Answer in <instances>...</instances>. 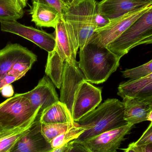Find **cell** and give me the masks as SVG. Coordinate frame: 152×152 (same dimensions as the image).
I'll list each match as a JSON object with an SVG mask.
<instances>
[{
    "mask_svg": "<svg viewBox=\"0 0 152 152\" xmlns=\"http://www.w3.org/2000/svg\"><path fill=\"white\" fill-rule=\"evenodd\" d=\"M39 119L42 124L75 122L66 105L60 101L43 111Z\"/></svg>",
    "mask_w": 152,
    "mask_h": 152,
    "instance_id": "cell-18",
    "label": "cell"
},
{
    "mask_svg": "<svg viewBox=\"0 0 152 152\" xmlns=\"http://www.w3.org/2000/svg\"><path fill=\"white\" fill-rule=\"evenodd\" d=\"M31 127L7 129L0 126V152H9Z\"/></svg>",
    "mask_w": 152,
    "mask_h": 152,
    "instance_id": "cell-21",
    "label": "cell"
},
{
    "mask_svg": "<svg viewBox=\"0 0 152 152\" xmlns=\"http://www.w3.org/2000/svg\"><path fill=\"white\" fill-rule=\"evenodd\" d=\"M25 94L32 105L36 109L40 110V114L43 111L59 101L54 85L47 75L44 76L39 80L34 89Z\"/></svg>",
    "mask_w": 152,
    "mask_h": 152,
    "instance_id": "cell-13",
    "label": "cell"
},
{
    "mask_svg": "<svg viewBox=\"0 0 152 152\" xmlns=\"http://www.w3.org/2000/svg\"><path fill=\"white\" fill-rule=\"evenodd\" d=\"M72 142H70L69 143L67 146L66 148L64 151L63 152H70V147H71V145H72Z\"/></svg>",
    "mask_w": 152,
    "mask_h": 152,
    "instance_id": "cell-38",
    "label": "cell"
},
{
    "mask_svg": "<svg viewBox=\"0 0 152 152\" xmlns=\"http://www.w3.org/2000/svg\"><path fill=\"white\" fill-rule=\"evenodd\" d=\"M68 144L64 146H62V147H61V148H58V149H56V150H54L53 152H63L64 151V150L66 149V148Z\"/></svg>",
    "mask_w": 152,
    "mask_h": 152,
    "instance_id": "cell-37",
    "label": "cell"
},
{
    "mask_svg": "<svg viewBox=\"0 0 152 152\" xmlns=\"http://www.w3.org/2000/svg\"><path fill=\"white\" fill-rule=\"evenodd\" d=\"M52 148L41 133L39 118L36 121L27 134L23 137L9 152H49Z\"/></svg>",
    "mask_w": 152,
    "mask_h": 152,
    "instance_id": "cell-14",
    "label": "cell"
},
{
    "mask_svg": "<svg viewBox=\"0 0 152 152\" xmlns=\"http://www.w3.org/2000/svg\"><path fill=\"white\" fill-rule=\"evenodd\" d=\"M136 146H145L152 144V122L141 137L135 142L132 143Z\"/></svg>",
    "mask_w": 152,
    "mask_h": 152,
    "instance_id": "cell-28",
    "label": "cell"
},
{
    "mask_svg": "<svg viewBox=\"0 0 152 152\" xmlns=\"http://www.w3.org/2000/svg\"><path fill=\"white\" fill-rule=\"evenodd\" d=\"M40 114V110L32 105L25 93L17 94L0 104V126L7 129L31 127Z\"/></svg>",
    "mask_w": 152,
    "mask_h": 152,
    "instance_id": "cell-3",
    "label": "cell"
},
{
    "mask_svg": "<svg viewBox=\"0 0 152 152\" xmlns=\"http://www.w3.org/2000/svg\"><path fill=\"white\" fill-rule=\"evenodd\" d=\"M2 31L11 33L34 43L48 53L53 51L56 45L55 35L32 26H28L17 20H0Z\"/></svg>",
    "mask_w": 152,
    "mask_h": 152,
    "instance_id": "cell-6",
    "label": "cell"
},
{
    "mask_svg": "<svg viewBox=\"0 0 152 152\" xmlns=\"http://www.w3.org/2000/svg\"><path fill=\"white\" fill-rule=\"evenodd\" d=\"M1 93L2 95L4 97L10 98L12 97L13 96L14 94L13 87L11 84L7 85L2 89Z\"/></svg>",
    "mask_w": 152,
    "mask_h": 152,
    "instance_id": "cell-33",
    "label": "cell"
},
{
    "mask_svg": "<svg viewBox=\"0 0 152 152\" xmlns=\"http://www.w3.org/2000/svg\"><path fill=\"white\" fill-rule=\"evenodd\" d=\"M124 105V117L127 124H136L147 121L152 110V103L135 97L122 98Z\"/></svg>",
    "mask_w": 152,
    "mask_h": 152,
    "instance_id": "cell-15",
    "label": "cell"
},
{
    "mask_svg": "<svg viewBox=\"0 0 152 152\" xmlns=\"http://www.w3.org/2000/svg\"><path fill=\"white\" fill-rule=\"evenodd\" d=\"M134 126L127 124L79 143L91 152H116Z\"/></svg>",
    "mask_w": 152,
    "mask_h": 152,
    "instance_id": "cell-9",
    "label": "cell"
},
{
    "mask_svg": "<svg viewBox=\"0 0 152 152\" xmlns=\"http://www.w3.org/2000/svg\"><path fill=\"white\" fill-rule=\"evenodd\" d=\"M94 22L97 28V29L105 26L110 22V20L109 19L98 12L96 8L94 14Z\"/></svg>",
    "mask_w": 152,
    "mask_h": 152,
    "instance_id": "cell-30",
    "label": "cell"
},
{
    "mask_svg": "<svg viewBox=\"0 0 152 152\" xmlns=\"http://www.w3.org/2000/svg\"><path fill=\"white\" fill-rule=\"evenodd\" d=\"M34 2L44 4L53 7L63 17L65 16L69 6V4L64 0H32V2Z\"/></svg>",
    "mask_w": 152,
    "mask_h": 152,
    "instance_id": "cell-27",
    "label": "cell"
},
{
    "mask_svg": "<svg viewBox=\"0 0 152 152\" xmlns=\"http://www.w3.org/2000/svg\"><path fill=\"white\" fill-rule=\"evenodd\" d=\"M130 145L137 152H152V144L140 146H134L132 143Z\"/></svg>",
    "mask_w": 152,
    "mask_h": 152,
    "instance_id": "cell-34",
    "label": "cell"
},
{
    "mask_svg": "<svg viewBox=\"0 0 152 152\" xmlns=\"http://www.w3.org/2000/svg\"><path fill=\"white\" fill-rule=\"evenodd\" d=\"M152 36V5L107 48L121 58L137 44Z\"/></svg>",
    "mask_w": 152,
    "mask_h": 152,
    "instance_id": "cell-5",
    "label": "cell"
},
{
    "mask_svg": "<svg viewBox=\"0 0 152 152\" xmlns=\"http://www.w3.org/2000/svg\"><path fill=\"white\" fill-rule=\"evenodd\" d=\"M18 80L19 79L17 77L10 75L8 73L0 76V93H1L2 89L5 86L10 85Z\"/></svg>",
    "mask_w": 152,
    "mask_h": 152,
    "instance_id": "cell-31",
    "label": "cell"
},
{
    "mask_svg": "<svg viewBox=\"0 0 152 152\" xmlns=\"http://www.w3.org/2000/svg\"><path fill=\"white\" fill-rule=\"evenodd\" d=\"M151 82L152 74L142 78L128 80L119 86L118 94L122 98L126 96L132 97L139 90Z\"/></svg>",
    "mask_w": 152,
    "mask_h": 152,
    "instance_id": "cell-22",
    "label": "cell"
},
{
    "mask_svg": "<svg viewBox=\"0 0 152 152\" xmlns=\"http://www.w3.org/2000/svg\"><path fill=\"white\" fill-rule=\"evenodd\" d=\"M52 151L49 152H53V151Z\"/></svg>",
    "mask_w": 152,
    "mask_h": 152,
    "instance_id": "cell-41",
    "label": "cell"
},
{
    "mask_svg": "<svg viewBox=\"0 0 152 152\" xmlns=\"http://www.w3.org/2000/svg\"><path fill=\"white\" fill-rule=\"evenodd\" d=\"M28 0H0V20H18L25 14Z\"/></svg>",
    "mask_w": 152,
    "mask_h": 152,
    "instance_id": "cell-20",
    "label": "cell"
},
{
    "mask_svg": "<svg viewBox=\"0 0 152 152\" xmlns=\"http://www.w3.org/2000/svg\"><path fill=\"white\" fill-rule=\"evenodd\" d=\"M151 6L137 12L130 13L117 19L110 20L107 26L95 31L89 42L107 47L124 33Z\"/></svg>",
    "mask_w": 152,
    "mask_h": 152,
    "instance_id": "cell-7",
    "label": "cell"
},
{
    "mask_svg": "<svg viewBox=\"0 0 152 152\" xmlns=\"http://www.w3.org/2000/svg\"><path fill=\"white\" fill-rule=\"evenodd\" d=\"M29 12L32 17L31 21L37 26L54 29L62 16L53 7L36 2L32 3Z\"/></svg>",
    "mask_w": 152,
    "mask_h": 152,
    "instance_id": "cell-16",
    "label": "cell"
},
{
    "mask_svg": "<svg viewBox=\"0 0 152 152\" xmlns=\"http://www.w3.org/2000/svg\"><path fill=\"white\" fill-rule=\"evenodd\" d=\"M55 29V49L65 62L70 64L76 63L78 45L73 29L63 16L58 22Z\"/></svg>",
    "mask_w": 152,
    "mask_h": 152,
    "instance_id": "cell-12",
    "label": "cell"
},
{
    "mask_svg": "<svg viewBox=\"0 0 152 152\" xmlns=\"http://www.w3.org/2000/svg\"><path fill=\"white\" fill-rule=\"evenodd\" d=\"M96 0H77L69 5L64 18L71 27L80 49L89 42L97 29L94 14Z\"/></svg>",
    "mask_w": 152,
    "mask_h": 152,
    "instance_id": "cell-4",
    "label": "cell"
},
{
    "mask_svg": "<svg viewBox=\"0 0 152 152\" xmlns=\"http://www.w3.org/2000/svg\"><path fill=\"white\" fill-rule=\"evenodd\" d=\"M65 61L54 48L53 51L48 53L45 73L54 86L60 88Z\"/></svg>",
    "mask_w": 152,
    "mask_h": 152,
    "instance_id": "cell-19",
    "label": "cell"
},
{
    "mask_svg": "<svg viewBox=\"0 0 152 152\" xmlns=\"http://www.w3.org/2000/svg\"><path fill=\"white\" fill-rule=\"evenodd\" d=\"M76 125L77 123L75 122L50 124L41 123V133L45 139L50 143L55 137L74 127Z\"/></svg>",
    "mask_w": 152,
    "mask_h": 152,
    "instance_id": "cell-23",
    "label": "cell"
},
{
    "mask_svg": "<svg viewBox=\"0 0 152 152\" xmlns=\"http://www.w3.org/2000/svg\"><path fill=\"white\" fill-rule=\"evenodd\" d=\"M152 5V0H102L97 2L98 12L110 20L135 13Z\"/></svg>",
    "mask_w": 152,
    "mask_h": 152,
    "instance_id": "cell-10",
    "label": "cell"
},
{
    "mask_svg": "<svg viewBox=\"0 0 152 152\" xmlns=\"http://www.w3.org/2000/svg\"><path fill=\"white\" fill-rule=\"evenodd\" d=\"M147 121H151V122H152V110L150 113H149V115H148V118H147Z\"/></svg>",
    "mask_w": 152,
    "mask_h": 152,
    "instance_id": "cell-39",
    "label": "cell"
},
{
    "mask_svg": "<svg viewBox=\"0 0 152 152\" xmlns=\"http://www.w3.org/2000/svg\"><path fill=\"white\" fill-rule=\"evenodd\" d=\"M124 77L129 80H135L144 77L152 74V59L149 62L137 67L121 72Z\"/></svg>",
    "mask_w": 152,
    "mask_h": 152,
    "instance_id": "cell-26",
    "label": "cell"
},
{
    "mask_svg": "<svg viewBox=\"0 0 152 152\" xmlns=\"http://www.w3.org/2000/svg\"><path fill=\"white\" fill-rule=\"evenodd\" d=\"M79 66L88 82L95 84L107 80L119 66L120 58L107 47L88 42L80 49Z\"/></svg>",
    "mask_w": 152,
    "mask_h": 152,
    "instance_id": "cell-2",
    "label": "cell"
},
{
    "mask_svg": "<svg viewBox=\"0 0 152 152\" xmlns=\"http://www.w3.org/2000/svg\"><path fill=\"white\" fill-rule=\"evenodd\" d=\"M68 4H69V5L72 4L75 1L77 0H64Z\"/></svg>",
    "mask_w": 152,
    "mask_h": 152,
    "instance_id": "cell-40",
    "label": "cell"
},
{
    "mask_svg": "<svg viewBox=\"0 0 152 152\" xmlns=\"http://www.w3.org/2000/svg\"><path fill=\"white\" fill-rule=\"evenodd\" d=\"M124 152H137L133 149L132 146L130 144L129 145L128 147L126 149H123Z\"/></svg>",
    "mask_w": 152,
    "mask_h": 152,
    "instance_id": "cell-36",
    "label": "cell"
},
{
    "mask_svg": "<svg viewBox=\"0 0 152 152\" xmlns=\"http://www.w3.org/2000/svg\"><path fill=\"white\" fill-rule=\"evenodd\" d=\"M85 131L84 128L79 126L77 123L74 127L54 138L50 142L52 148L55 150L64 146L78 138Z\"/></svg>",
    "mask_w": 152,
    "mask_h": 152,
    "instance_id": "cell-25",
    "label": "cell"
},
{
    "mask_svg": "<svg viewBox=\"0 0 152 152\" xmlns=\"http://www.w3.org/2000/svg\"><path fill=\"white\" fill-rule=\"evenodd\" d=\"M102 101V90L84 80L75 96L72 110L73 120L77 122L99 106Z\"/></svg>",
    "mask_w": 152,
    "mask_h": 152,
    "instance_id": "cell-8",
    "label": "cell"
},
{
    "mask_svg": "<svg viewBox=\"0 0 152 152\" xmlns=\"http://www.w3.org/2000/svg\"><path fill=\"white\" fill-rule=\"evenodd\" d=\"M148 45L152 44V36L149 37L145 39H144L142 41L140 42L137 44V46L141 45Z\"/></svg>",
    "mask_w": 152,
    "mask_h": 152,
    "instance_id": "cell-35",
    "label": "cell"
},
{
    "mask_svg": "<svg viewBox=\"0 0 152 152\" xmlns=\"http://www.w3.org/2000/svg\"><path fill=\"white\" fill-rule=\"evenodd\" d=\"M132 97L152 103V82L143 88Z\"/></svg>",
    "mask_w": 152,
    "mask_h": 152,
    "instance_id": "cell-29",
    "label": "cell"
},
{
    "mask_svg": "<svg viewBox=\"0 0 152 152\" xmlns=\"http://www.w3.org/2000/svg\"><path fill=\"white\" fill-rule=\"evenodd\" d=\"M86 80L78 62H65L59 101L66 105L71 114L76 92L81 82Z\"/></svg>",
    "mask_w": 152,
    "mask_h": 152,
    "instance_id": "cell-11",
    "label": "cell"
},
{
    "mask_svg": "<svg viewBox=\"0 0 152 152\" xmlns=\"http://www.w3.org/2000/svg\"><path fill=\"white\" fill-rule=\"evenodd\" d=\"M31 51L18 44H9L0 50V76L7 74L14 64Z\"/></svg>",
    "mask_w": 152,
    "mask_h": 152,
    "instance_id": "cell-17",
    "label": "cell"
},
{
    "mask_svg": "<svg viewBox=\"0 0 152 152\" xmlns=\"http://www.w3.org/2000/svg\"><path fill=\"white\" fill-rule=\"evenodd\" d=\"M124 113L123 102L116 98L107 99L75 122L84 128L85 131L74 141L81 142L104 132L126 125Z\"/></svg>",
    "mask_w": 152,
    "mask_h": 152,
    "instance_id": "cell-1",
    "label": "cell"
},
{
    "mask_svg": "<svg viewBox=\"0 0 152 152\" xmlns=\"http://www.w3.org/2000/svg\"><path fill=\"white\" fill-rule=\"evenodd\" d=\"M37 61V56L30 52L28 54L20 59L12 67L8 74L17 77L19 79L24 77L31 69L33 64Z\"/></svg>",
    "mask_w": 152,
    "mask_h": 152,
    "instance_id": "cell-24",
    "label": "cell"
},
{
    "mask_svg": "<svg viewBox=\"0 0 152 152\" xmlns=\"http://www.w3.org/2000/svg\"><path fill=\"white\" fill-rule=\"evenodd\" d=\"M70 152H91L80 143L72 141Z\"/></svg>",
    "mask_w": 152,
    "mask_h": 152,
    "instance_id": "cell-32",
    "label": "cell"
}]
</instances>
